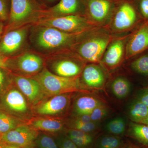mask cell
Here are the masks:
<instances>
[{
  "label": "cell",
  "mask_w": 148,
  "mask_h": 148,
  "mask_svg": "<svg viewBox=\"0 0 148 148\" xmlns=\"http://www.w3.org/2000/svg\"><path fill=\"white\" fill-rule=\"evenodd\" d=\"M112 4L108 0H88L87 10L93 21L102 23L108 19L112 10Z\"/></svg>",
  "instance_id": "obj_13"
},
{
  "label": "cell",
  "mask_w": 148,
  "mask_h": 148,
  "mask_svg": "<svg viewBox=\"0 0 148 148\" xmlns=\"http://www.w3.org/2000/svg\"><path fill=\"white\" fill-rule=\"evenodd\" d=\"M144 124L146 125H148V117L147 120H146V121H145Z\"/></svg>",
  "instance_id": "obj_43"
},
{
  "label": "cell",
  "mask_w": 148,
  "mask_h": 148,
  "mask_svg": "<svg viewBox=\"0 0 148 148\" xmlns=\"http://www.w3.org/2000/svg\"><path fill=\"white\" fill-rule=\"evenodd\" d=\"M111 37L104 32L88 34L73 49L82 59L91 63L101 61L110 42Z\"/></svg>",
  "instance_id": "obj_4"
},
{
  "label": "cell",
  "mask_w": 148,
  "mask_h": 148,
  "mask_svg": "<svg viewBox=\"0 0 148 148\" xmlns=\"http://www.w3.org/2000/svg\"><path fill=\"white\" fill-rule=\"evenodd\" d=\"M16 127L15 120L5 114L0 113V134L3 135Z\"/></svg>",
  "instance_id": "obj_26"
},
{
  "label": "cell",
  "mask_w": 148,
  "mask_h": 148,
  "mask_svg": "<svg viewBox=\"0 0 148 148\" xmlns=\"http://www.w3.org/2000/svg\"><path fill=\"white\" fill-rule=\"evenodd\" d=\"M32 25L53 27L71 33H79L92 30V23L81 14H72L56 17H45Z\"/></svg>",
  "instance_id": "obj_6"
},
{
  "label": "cell",
  "mask_w": 148,
  "mask_h": 148,
  "mask_svg": "<svg viewBox=\"0 0 148 148\" xmlns=\"http://www.w3.org/2000/svg\"><path fill=\"white\" fill-rule=\"evenodd\" d=\"M47 1H55L56 0H47Z\"/></svg>",
  "instance_id": "obj_46"
},
{
  "label": "cell",
  "mask_w": 148,
  "mask_h": 148,
  "mask_svg": "<svg viewBox=\"0 0 148 148\" xmlns=\"http://www.w3.org/2000/svg\"><path fill=\"white\" fill-rule=\"evenodd\" d=\"M4 143L0 141V148H3Z\"/></svg>",
  "instance_id": "obj_42"
},
{
  "label": "cell",
  "mask_w": 148,
  "mask_h": 148,
  "mask_svg": "<svg viewBox=\"0 0 148 148\" xmlns=\"http://www.w3.org/2000/svg\"><path fill=\"white\" fill-rule=\"evenodd\" d=\"M31 125L35 129L52 132L62 130L64 126L61 121L51 119L35 120L31 122Z\"/></svg>",
  "instance_id": "obj_21"
},
{
  "label": "cell",
  "mask_w": 148,
  "mask_h": 148,
  "mask_svg": "<svg viewBox=\"0 0 148 148\" xmlns=\"http://www.w3.org/2000/svg\"><path fill=\"white\" fill-rule=\"evenodd\" d=\"M47 56L50 67L56 75L65 77H78L83 71L82 65L77 54L70 50L63 51Z\"/></svg>",
  "instance_id": "obj_5"
},
{
  "label": "cell",
  "mask_w": 148,
  "mask_h": 148,
  "mask_svg": "<svg viewBox=\"0 0 148 148\" xmlns=\"http://www.w3.org/2000/svg\"><path fill=\"white\" fill-rule=\"evenodd\" d=\"M69 138L78 147L86 148L88 146L90 145L92 142V141L79 139V138H73V137H69Z\"/></svg>",
  "instance_id": "obj_34"
},
{
  "label": "cell",
  "mask_w": 148,
  "mask_h": 148,
  "mask_svg": "<svg viewBox=\"0 0 148 148\" xmlns=\"http://www.w3.org/2000/svg\"><path fill=\"white\" fill-rule=\"evenodd\" d=\"M82 8V0H60L57 4L46 9L44 18L80 14Z\"/></svg>",
  "instance_id": "obj_10"
},
{
  "label": "cell",
  "mask_w": 148,
  "mask_h": 148,
  "mask_svg": "<svg viewBox=\"0 0 148 148\" xmlns=\"http://www.w3.org/2000/svg\"><path fill=\"white\" fill-rule=\"evenodd\" d=\"M130 127V133L132 137L143 145L148 146V125L133 122Z\"/></svg>",
  "instance_id": "obj_23"
},
{
  "label": "cell",
  "mask_w": 148,
  "mask_h": 148,
  "mask_svg": "<svg viewBox=\"0 0 148 148\" xmlns=\"http://www.w3.org/2000/svg\"><path fill=\"white\" fill-rule=\"evenodd\" d=\"M5 69L0 68V90L2 89L6 81L7 76Z\"/></svg>",
  "instance_id": "obj_37"
},
{
  "label": "cell",
  "mask_w": 148,
  "mask_h": 148,
  "mask_svg": "<svg viewBox=\"0 0 148 148\" xmlns=\"http://www.w3.org/2000/svg\"><path fill=\"white\" fill-rule=\"evenodd\" d=\"M101 100L92 95H84L78 98L75 103V109L78 115L90 114L95 108L103 104Z\"/></svg>",
  "instance_id": "obj_18"
},
{
  "label": "cell",
  "mask_w": 148,
  "mask_h": 148,
  "mask_svg": "<svg viewBox=\"0 0 148 148\" xmlns=\"http://www.w3.org/2000/svg\"><path fill=\"white\" fill-rule=\"evenodd\" d=\"M37 130L26 125L19 126L1 135V142L23 148L32 145L38 138Z\"/></svg>",
  "instance_id": "obj_8"
},
{
  "label": "cell",
  "mask_w": 148,
  "mask_h": 148,
  "mask_svg": "<svg viewBox=\"0 0 148 148\" xmlns=\"http://www.w3.org/2000/svg\"><path fill=\"white\" fill-rule=\"evenodd\" d=\"M73 129L78 130L83 132L90 133L95 131L98 127L97 123L91 121L90 122L83 123L75 120L73 125Z\"/></svg>",
  "instance_id": "obj_29"
},
{
  "label": "cell",
  "mask_w": 148,
  "mask_h": 148,
  "mask_svg": "<svg viewBox=\"0 0 148 148\" xmlns=\"http://www.w3.org/2000/svg\"><path fill=\"white\" fill-rule=\"evenodd\" d=\"M125 122L121 117H117L112 120L106 125L108 132L114 135H121L125 131Z\"/></svg>",
  "instance_id": "obj_24"
},
{
  "label": "cell",
  "mask_w": 148,
  "mask_h": 148,
  "mask_svg": "<svg viewBox=\"0 0 148 148\" xmlns=\"http://www.w3.org/2000/svg\"><path fill=\"white\" fill-rule=\"evenodd\" d=\"M131 67L139 73L148 75V54L135 60L131 64Z\"/></svg>",
  "instance_id": "obj_27"
},
{
  "label": "cell",
  "mask_w": 148,
  "mask_h": 148,
  "mask_svg": "<svg viewBox=\"0 0 148 148\" xmlns=\"http://www.w3.org/2000/svg\"><path fill=\"white\" fill-rule=\"evenodd\" d=\"M69 95L66 94L56 95L39 106L37 112L42 115H54L62 112L69 106Z\"/></svg>",
  "instance_id": "obj_14"
},
{
  "label": "cell",
  "mask_w": 148,
  "mask_h": 148,
  "mask_svg": "<svg viewBox=\"0 0 148 148\" xmlns=\"http://www.w3.org/2000/svg\"><path fill=\"white\" fill-rule=\"evenodd\" d=\"M109 108L104 103L95 108L90 114L92 121L97 123L101 121L108 115Z\"/></svg>",
  "instance_id": "obj_28"
},
{
  "label": "cell",
  "mask_w": 148,
  "mask_h": 148,
  "mask_svg": "<svg viewBox=\"0 0 148 148\" xmlns=\"http://www.w3.org/2000/svg\"><path fill=\"white\" fill-rule=\"evenodd\" d=\"M32 26L26 25L6 32L0 42V54L11 57L20 52L26 44Z\"/></svg>",
  "instance_id": "obj_7"
},
{
  "label": "cell",
  "mask_w": 148,
  "mask_h": 148,
  "mask_svg": "<svg viewBox=\"0 0 148 148\" xmlns=\"http://www.w3.org/2000/svg\"><path fill=\"white\" fill-rule=\"evenodd\" d=\"M10 0H0V19L1 21L8 20L10 9Z\"/></svg>",
  "instance_id": "obj_31"
},
{
  "label": "cell",
  "mask_w": 148,
  "mask_h": 148,
  "mask_svg": "<svg viewBox=\"0 0 148 148\" xmlns=\"http://www.w3.org/2000/svg\"><path fill=\"white\" fill-rule=\"evenodd\" d=\"M23 148H33V145H32L28 146V147H25Z\"/></svg>",
  "instance_id": "obj_44"
},
{
  "label": "cell",
  "mask_w": 148,
  "mask_h": 148,
  "mask_svg": "<svg viewBox=\"0 0 148 148\" xmlns=\"http://www.w3.org/2000/svg\"><path fill=\"white\" fill-rule=\"evenodd\" d=\"M3 29V24L2 21H0V34L2 33Z\"/></svg>",
  "instance_id": "obj_41"
},
{
  "label": "cell",
  "mask_w": 148,
  "mask_h": 148,
  "mask_svg": "<svg viewBox=\"0 0 148 148\" xmlns=\"http://www.w3.org/2000/svg\"><path fill=\"white\" fill-rule=\"evenodd\" d=\"M1 134H0V140H1Z\"/></svg>",
  "instance_id": "obj_47"
},
{
  "label": "cell",
  "mask_w": 148,
  "mask_h": 148,
  "mask_svg": "<svg viewBox=\"0 0 148 148\" xmlns=\"http://www.w3.org/2000/svg\"><path fill=\"white\" fill-rule=\"evenodd\" d=\"M112 90L116 97L120 99L125 98L130 90V84L126 79L122 77L116 78L112 84Z\"/></svg>",
  "instance_id": "obj_22"
},
{
  "label": "cell",
  "mask_w": 148,
  "mask_h": 148,
  "mask_svg": "<svg viewBox=\"0 0 148 148\" xmlns=\"http://www.w3.org/2000/svg\"><path fill=\"white\" fill-rule=\"evenodd\" d=\"M6 105L11 110L18 112H24L27 110V102L24 96L18 90L12 89L6 95Z\"/></svg>",
  "instance_id": "obj_19"
},
{
  "label": "cell",
  "mask_w": 148,
  "mask_h": 148,
  "mask_svg": "<svg viewBox=\"0 0 148 148\" xmlns=\"http://www.w3.org/2000/svg\"><path fill=\"white\" fill-rule=\"evenodd\" d=\"M83 82L87 88L100 89L104 86L105 77L101 68L94 64L88 65L83 70Z\"/></svg>",
  "instance_id": "obj_15"
},
{
  "label": "cell",
  "mask_w": 148,
  "mask_h": 148,
  "mask_svg": "<svg viewBox=\"0 0 148 148\" xmlns=\"http://www.w3.org/2000/svg\"><path fill=\"white\" fill-rule=\"evenodd\" d=\"M129 116L133 123L144 124L148 117V106L137 100L130 106Z\"/></svg>",
  "instance_id": "obj_20"
},
{
  "label": "cell",
  "mask_w": 148,
  "mask_h": 148,
  "mask_svg": "<svg viewBox=\"0 0 148 148\" xmlns=\"http://www.w3.org/2000/svg\"><path fill=\"white\" fill-rule=\"evenodd\" d=\"M42 56L33 51L22 52L13 58L14 66L22 73L36 75L43 67L44 59Z\"/></svg>",
  "instance_id": "obj_9"
},
{
  "label": "cell",
  "mask_w": 148,
  "mask_h": 148,
  "mask_svg": "<svg viewBox=\"0 0 148 148\" xmlns=\"http://www.w3.org/2000/svg\"><path fill=\"white\" fill-rule=\"evenodd\" d=\"M3 148H22L18 146L12 144H8V143H4Z\"/></svg>",
  "instance_id": "obj_40"
},
{
  "label": "cell",
  "mask_w": 148,
  "mask_h": 148,
  "mask_svg": "<svg viewBox=\"0 0 148 148\" xmlns=\"http://www.w3.org/2000/svg\"><path fill=\"white\" fill-rule=\"evenodd\" d=\"M37 139L36 143L39 148H58L55 141L50 136L42 135Z\"/></svg>",
  "instance_id": "obj_30"
},
{
  "label": "cell",
  "mask_w": 148,
  "mask_h": 148,
  "mask_svg": "<svg viewBox=\"0 0 148 148\" xmlns=\"http://www.w3.org/2000/svg\"><path fill=\"white\" fill-rule=\"evenodd\" d=\"M14 67L13 58L0 54V68L8 69Z\"/></svg>",
  "instance_id": "obj_33"
},
{
  "label": "cell",
  "mask_w": 148,
  "mask_h": 148,
  "mask_svg": "<svg viewBox=\"0 0 148 148\" xmlns=\"http://www.w3.org/2000/svg\"><path fill=\"white\" fill-rule=\"evenodd\" d=\"M0 21H1V19H0Z\"/></svg>",
  "instance_id": "obj_48"
},
{
  "label": "cell",
  "mask_w": 148,
  "mask_h": 148,
  "mask_svg": "<svg viewBox=\"0 0 148 148\" xmlns=\"http://www.w3.org/2000/svg\"><path fill=\"white\" fill-rule=\"evenodd\" d=\"M137 18L136 12L132 6L124 3L117 11L113 20L114 28L121 32L129 29L135 24Z\"/></svg>",
  "instance_id": "obj_11"
},
{
  "label": "cell",
  "mask_w": 148,
  "mask_h": 148,
  "mask_svg": "<svg viewBox=\"0 0 148 148\" xmlns=\"http://www.w3.org/2000/svg\"><path fill=\"white\" fill-rule=\"evenodd\" d=\"M17 87L32 103L41 97L42 89L39 84L33 78L16 76L14 78Z\"/></svg>",
  "instance_id": "obj_16"
},
{
  "label": "cell",
  "mask_w": 148,
  "mask_h": 148,
  "mask_svg": "<svg viewBox=\"0 0 148 148\" xmlns=\"http://www.w3.org/2000/svg\"><path fill=\"white\" fill-rule=\"evenodd\" d=\"M68 136L69 137H73L83 140H88V141H93V138L89 134L77 129H71L68 131Z\"/></svg>",
  "instance_id": "obj_32"
},
{
  "label": "cell",
  "mask_w": 148,
  "mask_h": 148,
  "mask_svg": "<svg viewBox=\"0 0 148 148\" xmlns=\"http://www.w3.org/2000/svg\"><path fill=\"white\" fill-rule=\"evenodd\" d=\"M10 2L6 32L32 25L44 17L47 8L38 0H10Z\"/></svg>",
  "instance_id": "obj_2"
},
{
  "label": "cell",
  "mask_w": 148,
  "mask_h": 148,
  "mask_svg": "<svg viewBox=\"0 0 148 148\" xmlns=\"http://www.w3.org/2000/svg\"><path fill=\"white\" fill-rule=\"evenodd\" d=\"M123 142L115 136H103L98 142V148H120L123 146Z\"/></svg>",
  "instance_id": "obj_25"
},
{
  "label": "cell",
  "mask_w": 148,
  "mask_h": 148,
  "mask_svg": "<svg viewBox=\"0 0 148 148\" xmlns=\"http://www.w3.org/2000/svg\"><path fill=\"white\" fill-rule=\"evenodd\" d=\"M61 148H78L70 138H65L61 140L60 143Z\"/></svg>",
  "instance_id": "obj_36"
},
{
  "label": "cell",
  "mask_w": 148,
  "mask_h": 148,
  "mask_svg": "<svg viewBox=\"0 0 148 148\" xmlns=\"http://www.w3.org/2000/svg\"><path fill=\"white\" fill-rule=\"evenodd\" d=\"M138 100L148 107V88L141 93Z\"/></svg>",
  "instance_id": "obj_38"
},
{
  "label": "cell",
  "mask_w": 148,
  "mask_h": 148,
  "mask_svg": "<svg viewBox=\"0 0 148 148\" xmlns=\"http://www.w3.org/2000/svg\"><path fill=\"white\" fill-rule=\"evenodd\" d=\"M31 40L37 51L45 55L73 49L91 31L71 33L53 27L32 25Z\"/></svg>",
  "instance_id": "obj_1"
},
{
  "label": "cell",
  "mask_w": 148,
  "mask_h": 148,
  "mask_svg": "<svg viewBox=\"0 0 148 148\" xmlns=\"http://www.w3.org/2000/svg\"><path fill=\"white\" fill-rule=\"evenodd\" d=\"M124 51V40H116L111 43L106 49L103 56V62L110 68L115 67L121 62Z\"/></svg>",
  "instance_id": "obj_17"
},
{
  "label": "cell",
  "mask_w": 148,
  "mask_h": 148,
  "mask_svg": "<svg viewBox=\"0 0 148 148\" xmlns=\"http://www.w3.org/2000/svg\"><path fill=\"white\" fill-rule=\"evenodd\" d=\"M76 120L83 123L90 122L92 121L90 114L79 115L77 118Z\"/></svg>",
  "instance_id": "obj_39"
},
{
  "label": "cell",
  "mask_w": 148,
  "mask_h": 148,
  "mask_svg": "<svg viewBox=\"0 0 148 148\" xmlns=\"http://www.w3.org/2000/svg\"><path fill=\"white\" fill-rule=\"evenodd\" d=\"M140 9L141 13L146 18H148V0H140Z\"/></svg>",
  "instance_id": "obj_35"
},
{
  "label": "cell",
  "mask_w": 148,
  "mask_h": 148,
  "mask_svg": "<svg viewBox=\"0 0 148 148\" xmlns=\"http://www.w3.org/2000/svg\"><path fill=\"white\" fill-rule=\"evenodd\" d=\"M148 49V27H141L129 40L125 47L126 58H129Z\"/></svg>",
  "instance_id": "obj_12"
},
{
  "label": "cell",
  "mask_w": 148,
  "mask_h": 148,
  "mask_svg": "<svg viewBox=\"0 0 148 148\" xmlns=\"http://www.w3.org/2000/svg\"><path fill=\"white\" fill-rule=\"evenodd\" d=\"M39 84L43 92L51 95H58L69 92H80L89 94L90 91L80 82L78 77L60 76L44 68L34 77Z\"/></svg>",
  "instance_id": "obj_3"
},
{
  "label": "cell",
  "mask_w": 148,
  "mask_h": 148,
  "mask_svg": "<svg viewBox=\"0 0 148 148\" xmlns=\"http://www.w3.org/2000/svg\"><path fill=\"white\" fill-rule=\"evenodd\" d=\"M2 36L1 34H0V42H1V39Z\"/></svg>",
  "instance_id": "obj_45"
}]
</instances>
